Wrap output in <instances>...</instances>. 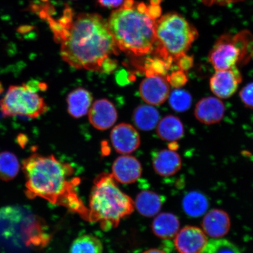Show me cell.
Listing matches in <instances>:
<instances>
[{
    "label": "cell",
    "instance_id": "16",
    "mask_svg": "<svg viewBox=\"0 0 253 253\" xmlns=\"http://www.w3.org/2000/svg\"><path fill=\"white\" fill-rule=\"evenodd\" d=\"M155 171L162 176L175 175L181 169L182 160L179 155L170 149L156 152L153 156Z\"/></svg>",
    "mask_w": 253,
    "mask_h": 253
},
{
    "label": "cell",
    "instance_id": "24",
    "mask_svg": "<svg viewBox=\"0 0 253 253\" xmlns=\"http://www.w3.org/2000/svg\"><path fill=\"white\" fill-rule=\"evenodd\" d=\"M103 246L97 237L84 235L77 237L72 243L70 253H103Z\"/></svg>",
    "mask_w": 253,
    "mask_h": 253
},
{
    "label": "cell",
    "instance_id": "10",
    "mask_svg": "<svg viewBox=\"0 0 253 253\" xmlns=\"http://www.w3.org/2000/svg\"><path fill=\"white\" fill-rule=\"evenodd\" d=\"M242 81V75L236 66L227 70L216 71L211 78V89L220 99H228L235 94Z\"/></svg>",
    "mask_w": 253,
    "mask_h": 253
},
{
    "label": "cell",
    "instance_id": "1",
    "mask_svg": "<svg viewBox=\"0 0 253 253\" xmlns=\"http://www.w3.org/2000/svg\"><path fill=\"white\" fill-rule=\"evenodd\" d=\"M52 30L62 59L75 68L100 71L104 60L118 52L108 23L99 14L66 9Z\"/></svg>",
    "mask_w": 253,
    "mask_h": 253
},
{
    "label": "cell",
    "instance_id": "29",
    "mask_svg": "<svg viewBox=\"0 0 253 253\" xmlns=\"http://www.w3.org/2000/svg\"><path fill=\"white\" fill-rule=\"evenodd\" d=\"M167 80L169 84L175 88H180L188 82L186 73L181 70L175 71L167 76Z\"/></svg>",
    "mask_w": 253,
    "mask_h": 253
},
{
    "label": "cell",
    "instance_id": "18",
    "mask_svg": "<svg viewBox=\"0 0 253 253\" xmlns=\"http://www.w3.org/2000/svg\"><path fill=\"white\" fill-rule=\"evenodd\" d=\"M93 96L86 88L79 87L68 94V112L72 118L79 119L87 115L92 105Z\"/></svg>",
    "mask_w": 253,
    "mask_h": 253
},
{
    "label": "cell",
    "instance_id": "7",
    "mask_svg": "<svg viewBox=\"0 0 253 253\" xmlns=\"http://www.w3.org/2000/svg\"><path fill=\"white\" fill-rule=\"evenodd\" d=\"M253 49V35L243 30L234 35L224 34L214 43L209 60L216 71L227 70L251 54Z\"/></svg>",
    "mask_w": 253,
    "mask_h": 253
},
{
    "label": "cell",
    "instance_id": "6",
    "mask_svg": "<svg viewBox=\"0 0 253 253\" xmlns=\"http://www.w3.org/2000/svg\"><path fill=\"white\" fill-rule=\"evenodd\" d=\"M198 31L181 15L169 12L158 19L154 50L158 56L172 64L191 47Z\"/></svg>",
    "mask_w": 253,
    "mask_h": 253
},
{
    "label": "cell",
    "instance_id": "15",
    "mask_svg": "<svg viewBox=\"0 0 253 253\" xmlns=\"http://www.w3.org/2000/svg\"><path fill=\"white\" fill-rule=\"evenodd\" d=\"M225 113V107L221 101L214 97H207L199 100L195 106V118L205 125L219 123Z\"/></svg>",
    "mask_w": 253,
    "mask_h": 253
},
{
    "label": "cell",
    "instance_id": "26",
    "mask_svg": "<svg viewBox=\"0 0 253 253\" xmlns=\"http://www.w3.org/2000/svg\"><path fill=\"white\" fill-rule=\"evenodd\" d=\"M192 102V97L191 94L181 88H176L169 94V105L175 112H186L191 107Z\"/></svg>",
    "mask_w": 253,
    "mask_h": 253
},
{
    "label": "cell",
    "instance_id": "28",
    "mask_svg": "<svg viewBox=\"0 0 253 253\" xmlns=\"http://www.w3.org/2000/svg\"><path fill=\"white\" fill-rule=\"evenodd\" d=\"M144 67L146 75H157L166 76L172 65L159 56L148 58L145 62Z\"/></svg>",
    "mask_w": 253,
    "mask_h": 253
},
{
    "label": "cell",
    "instance_id": "17",
    "mask_svg": "<svg viewBox=\"0 0 253 253\" xmlns=\"http://www.w3.org/2000/svg\"><path fill=\"white\" fill-rule=\"evenodd\" d=\"M202 227L209 236L220 238L229 232L230 227L229 215L223 211H211L204 218Z\"/></svg>",
    "mask_w": 253,
    "mask_h": 253
},
{
    "label": "cell",
    "instance_id": "3",
    "mask_svg": "<svg viewBox=\"0 0 253 253\" xmlns=\"http://www.w3.org/2000/svg\"><path fill=\"white\" fill-rule=\"evenodd\" d=\"M161 0L150 4L125 0L113 11L107 23L118 48L136 56L148 54L156 44V25L160 17Z\"/></svg>",
    "mask_w": 253,
    "mask_h": 253
},
{
    "label": "cell",
    "instance_id": "11",
    "mask_svg": "<svg viewBox=\"0 0 253 253\" xmlns=\"http://www.w3.org/2000/svg\"><path fill=\"white\" fill-rule=\"evenodd\" d=\"M110 140L114 149L123 155L133 153L140 147L141 143L137 129L126 123H121L113 128L110 133Z\"/></svg>",
    "mask_w": 253,
    "mask_h": 253
},
{
    "label": "cell",
    "instance_id": "36",
    "mask_svg": "<svg viewBox=\"0 0 253 253\" xmlns=\"http://www.w3.org/2000/svg\"><path fill=\"white\" fill-rule=\"evenodd\" d=\"M2 89H3V88H2V86H1V84H0V93L1 92V91H2Z\"/></svg>",
    "mask_w": 253,
    "mask_h": 253
},
{
    "label": "cell",
    "instance_id": "14",
    "mask_svg": "<svg viewBox=\"0 0 253 253\" xmlns=\"http://www.w3.org/2000/svg\"><path fill=\"white\" fill-rule=\"evenodd\" d=\"M88 119L94 128L99 130H106L115 124L118 120V112L109 100H97L90 107Z\"/></svg>",
    "mask_w": 253,
    "mask_h": 253
},
{
    "label": "cell",
    "instance_id": "12",
    "mask_svg": "<svg viewBox=\"0 0 253 253\" xmlns=\"http://www.w3.org/2000/svg\"><path fill=\"white\" fill-rule=\"evenodd\" d=\"M208 243L205 233L197 227L188 226L179 231L174 245L179 253H201Z\"/></svg>",
    "mask_w": 253,
    "mask_h": 253
},
{
    "label": "cell",
    "instance_id": "22",
    "mask_svg": "<svg viewBox=\"0 0 253 253\" xmlns=\"http://www.w3.org/2000/svg\"><path fill=\"white\" fill-rule=\"evenodd\" d=\"M159 112L150 104H142L136 108L132 114V121L137 128L148 131L156 127L160 122Z\"/></svg>",
    "mask_w": 253,
    "mask_h": 253
},
{
    "label": "cell",
    "instance_id": "31",
    "mask_svg": "<svg viewBox=\"0 0 253 253\" xmlns=\"http://www.w3.org/2000/svg\"><path fill=\"white\" fill-rule=\"evenodd\" d=\"M179 70L187 72L192 67L194 64V58L191 56L186 54L179 57L175 61Z\"/></svg>",
    "mask_w": 253,
    "mask_h": 253
},
{
    "label": "cell",
    "instance_id": "20",
    "mask_svg": "<svg viewBox=\"0 0 253 253\" xmlns=\"http://www.w3.org/2000/svg\"><path fill=\"white\" fill-rule=\"evenodd\" d=\"M164 202V198L157 193L143 191L137 195L134 206L142 216L150 217L159 213Z\"/></svg>",
    "mask_w": 253,
    "mask_h": 253
},
{
    "label": "cell",
    "instance_id": "21",
    "mask_svg": "<svg viewBox=\"0 0 253 253\" xmlns=\"http://www.w3.org/2000/svg\"><path fill=\"white\" fill-rule=\"evenodd\" d=\"M157 133L161 140L176 141L183 137L184 128L179 118L169 115L160 120L157 126Z\"/></svg>",
    "mask_w": 253,
    "mask_h": 253
},
{
    "label": "cell",
    "instance_id": "2",
    "mask_svg": "<svg viewBox=\"0 0 253 253\" xmlns=\"http://www.w3.org/2000/svg\"><path fill=\"white\" fill-rule=\"evenodd\" d=\"M26 178L25 194L41 198L53 205L64 207L88 220V210L77 194L79 179L73 177L74 169L53 156L33 154L23 161Z\"/></svg>",
    "mask_w": 253,
    "mask_h": 253
},
{
    "label": "cell",
    "instance_id": "8",
    "mask_svg": "<svg viewBox=\"0 0 253 253\" xmlns=\"http://www.w3.org/2000/svg\"><path fill=\"white\" fill-rule=\"evenodd\" d=\"M0 108L5 116H21L36 119L45 113L48 107L30 85L11 86L0 101Z\"/></svg>",
    "mask_w": 253,
    "mask_h": 253
},
{
    "label": "cell",
    "instance_id": "27",
    "mask_svg": "<svg viewBox=\"0 0 253 253\" xmlns=\"http://www.w3.org/2000/svg\"><path fill=\"white\" fill-rule=\"evenodd\" d=\"M201 253H241L238 248L228 240H211L207 243Z\"/></svg>",
    "mask_w": 253,
    "mask_h": 253
},
{
    "label": "cell",
    "instance_id": "4",
    "mask_svg": "<svg viewBox=\"0 0 253 253\" xmlns=\"http://www.w3.org/2000/svg\"><path fill=\"white\" fill-rule=\"evenodd\" d=\"M50 239L45 220L30 208H0V253H28L45 248Z\"/></svg>",
    "mask_w": 253,
    "mask_h": 253
},
{
    "label": "cell",
    "instance_id": "34",
    "mask_svg": "<svg viewBox=\"0 0 253 253\" xmlns=\"http://www.w3.org/2000/svg\"><path fill=\"white\" fill-rule=\"evenodd\" d=\"M124 1V0H98V2L101 6L106 8L121 7Z\"/></svg>",
    "mask_w": 253,
    "mask_h": 253
},
{
    "label": "cell",
    "instance_id": "32",
    "mask_svg": "<svg viewBox=\"0 0 253 253\" xmlns=\"http://www.w3.org/2000/svg\"><path fill=\"white\" fill-rule=\"evenodd\" d=\"M243 1L245 0H200L202 3L207 6L226 5Z\"/></svg>",
    "mask_w": 253,
    "mask_h": 253
},
{
    "label": "cell",
    "instance_id": "25",
    "mask_svg": "<svg viewBox=\"0 0 253 253\" xmlns=\"http://www.w3.org/2000/svg\"><path fill=\"white\" fill-rule=\"evenodd\" d=\"M20 168V163L15 154L9 151L0 153V179L11 181L18 175Z\"/></svg>",
    "mask_w": 253,
    "mask_h": 253
},
{
    "label": "cell",
    "instance_id": "23",
    "mask_svg": "<svg viewBox=\"0 0 253 253\" xmlns=\"http://www.w3.org/2000/svg\"><path fill=\"white\" fill-rule=\"evenodd\" d=\"M183 211L188 216L200 217L208 210L209 204L205 196L198 192H191L183 199Z\"/></svg>",
    "mask_w": 253,
    "mask_h": 253
},
{
    "label": "cell",
    "instance_id": "5",
    "mask_svg": "<svg viewBox=\"0 0 253 253\" xmlns=\"http://www.w3.org/2000/svg\"><path fill=\"white\" fill-rule=\"evenodd\" d=\"M116 182L112 174H102L95 179L90 193L88 220L99 222L104 230L118 226L135 207L134 202Z\"/></svg>",
    "mask_w": 253,
    "mask_h": 253
},
{
    "label": "cell",
    "instance_id": "9",
    "mask_svg": "<svg viewBox=\"0 0 253 253\" xmlns=\"http://www.w3.org/2000/svg\"><path fill=\"white\" fill-rule=\"evenodd\" d=\"M139 93L145 103L158 106L166 102L169 96V84L162 76L147 75L141 82Z\"/></svg>",
    "mask_w": 253,
    "mask_h": 253
},
{
    "label": "cell",
    "instance_id": "30",
    "mask_svg": "<svg viewBox=\"0 0 253 253\" xmlns=\"http://www.w3.org/2000/svg\"><path fill=\"white\" fill-rule=\"evenodd\" d=\"M240 99L249 108H253V82L247 84L240 91Z\"/></svg>",
    "mask_w": 253,
    "mask_h": 253
},
{
    "label": "cell",
    "instance_id": "33",
    "mask_svg": "<svg viewBox=\"0 0 253 253\" xmlns=\"http://www.w3.org/2000/svg\"><path fill=\"white\" fill-rule=\"evenodd\" d=\"M117 66H118V63H117V62L110 58H108L106 60H104L102 65V67H101L100 72L106 73V74H110V73L115 70Z\"/></svg>",
    "mask_w": 253,
    "mask_h": 253
},
{
    "label": "cell",
    "instance_id": "19",
    "mask_svg": "<svg viewBox=\"0 0 253 253\" xmlns=\"http://www.w3.org/2000/svg\"><path fill=\"white\" fill-rule=\"evenodd\" d=\"M179 220L171 213H161L155 217L151 228L154 235L163 240L175 238L179 232Z\"/></svg>",
    "mask_w": 253,
    "mask_h": 253
},
{
    "label": "cell",
    "instance_id": "13",
    "mask_svg": "<svg viewBox=\"0 0 253 253\" xmlns=\"http://www.w3.org/2000/svg\"><path fill=\"white\" fill-rule=\"evenodd\" d=\"M141 174V164L133 156L125 154L114 161L112 175L116 182L123 184H131L137 181Z\"/></svg>",
    "mask_w": 253,
    "mask_h": 253
},
{
    "label": "cell",
    "instance_id": "35",
    "mask_svg": "<svg viewBox=\"0 0 253 253\" xmlns=\"http://www.w3.org/2000/svg\"><path fill=\"white\" fill-rule=\"evenodd\" d=\"M142 253H166L165 252L162 251V250L158 249H151L149 250H147V251H145Z\"/></svg>",
    "mask_w": 253,
    "mask_h": 253
}]
</instances>
